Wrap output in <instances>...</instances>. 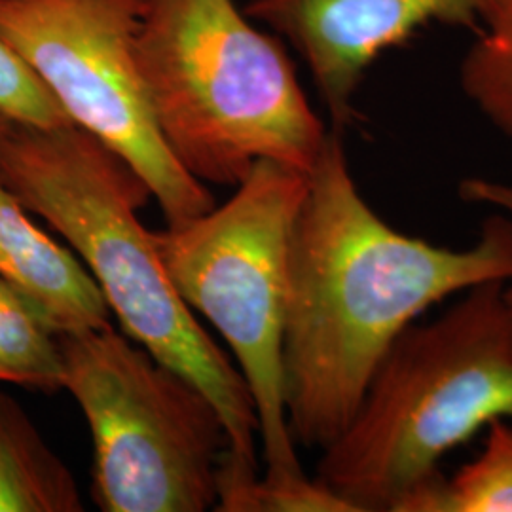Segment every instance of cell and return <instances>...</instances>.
<instances>
[{
  "label": "cell",
  "mask_w": 512,
  "mask_h": 512,
  "mask_svg": "<svg viewBox=\"0 0 512 512\" xmlns=\"http://www.w3.org/2000/svg\"><path fill=\"white\" fill-rule=\"evenodd\" d=\"M330 129L294 224L283 395L294 444L327 448L404 330L450 296L512 279V219L494 211L473 245L404 234L361 194Z\"/></svg>",
  "instance_id": "cell-1"
},
{
  "label": "cell",
  "mask_w": 512,
  "mask_h": 512,
  "mask_svg": "<svg viewBox=\"0 0 512 512\" xmlns=\"http://www.w3.org/2000/svg\"><path fill=\"white\" fill-rule=\"evenodd\" d=\"M0 177L29 213L69 243L133 342L217 404L228 459L256 469L258 418L241 372L175 291L152 230L137 217L152 192L114 150L73 124L0 126Z\"/></svg>",
  "instance_id": "cell-2"
},
{
  "label": "cell",
  "mask_w": 512,
  "mask_h": 512,
  "mask_svg": "<svg viewBox=\"0 0 512 512\" xmlns=\"http://www.w3.org/2000/svg\"><path fill=\"white\" fill-rule=\"evenodd\" d=\"M139 71L175 160L238 186L258 162L310 173L329 139L285 44L236 0H145Z\"/></svg>",
  "instance_id": "cell-3"
},
{
  "label": "cell",
  "mask_w": 512,
  "mask_h": 512,
  "mask_svg": "<svg viewBox=\"0 0 512 512\" xmlns=\"http://www.w3.org/2000/svg\"><path fill=\"white\" fill-rule=\"evenodd\" d=\"M497 420H512V308L505 283H486L404 330L315 478L355 512H401L446 454Z\"/></svg>",
  "instance_id": "cell-4"
},
{
  "label": "cell",
  "mask_w": 512,
  "mask_h": 512,
  "mask_svg": "<svg viewBox=\"0 0 512 512\" xmlns=\"http://www.w3.org/2000/svg\"><path fill=\"white\" fill-rule=\"evenodd\" d=\"M308 173L258 162L220 207L152 232L175 291L219 330L249 387L268 475L304 473L283 395L294 224Z\"/></svg>",
  "instance_id": "cell-5"
},
{
  "label": "cell",
  "mask_w": 512,
  "mask_h": 512,
  "mask_svg": "<svg viewBox=\"0 0 512 512\" xmlns=\"http://www.w3.org/2000/svg\"><path fill=\"white\" fill-rule=\"evenodd\" d=\"M59 349L63 389L92 433L93 503L103 512L213 511L230 437L202 387L110 325L59 334Z\"/></svg>",
  "instance_id": "cell-6"
},
{
  "label": "cell",
  "mask_w": 512,
  "mask_h": 512,
  "mask_svg": "<svg viewBox=\"0 0 512 512\" xmlns=\"http://www.w3.org/2000/svg\"><path fill=\"white\" fill-rule=\"evenodd\" d=\"M145 0H0V35L52 93L69 122L147 183L167 224L215 207L207 184L175 160L139 71Z\"/></svg>",
  "instance_id": "cell-7"
},
{
  "label": "cell",
  "mask_w": 512,
  "mask_h": 512,
  "mask_svg": "<svg viewBox=\"0 0 512 512\" xmlns=\"http://www.w3.org/2000/svg\"><path fill=\"white\" fill-rule=\"evenodd\" d=\"M494 0H249L247 16L304 61L332 129L355 118V95L382 55L431 25L478 27Z\"/></svg>",
  "instance_id": "cell-8"
},
{
  "label": "cell",
  "mask_w": 512,
  "mask_h": 512,
  "mask_svg": "<svg viewBox=\"0 0 512 512\" xmlns=\"http://www.w3.org/2000/svg\"><path fill=\"white\" fill-rule=\"evenodd\" d=\"M0 277L31 296L59 334L110 325L109 304L88 268L38 228L2 177Z\"/></svg>",
  "instance_id": "cell-9"
},
{
  "label": "cell",
  "mask_w": 512,
  "mask_h": 512,
  "mask_svg": "<svg viewBox=\"0 0 512 512\" xmlns=\"http://www.w3.org/2000/svg\"><path fill=\"white\" fill-rule=\"evenodd\" d=\"M86 511L78 482L27 410L0 391V512Z\"/></svg>",
  "instance_id": "cell-10"
},
{
  "label": "cell",
  "mask_w": 512,
  "mask_h": 512,
  "mask_svg": "<svg viewBox=\"0 0 512 512\" xmlns=\"http://www.w3.org/2000/svg\"><path fill=\"white\" fill-rule=\"evenodd\" d=\"M0 382L48 395L63 389L59 332L31 296L2 277Z\"/></svg>",
  "instance_id": "cell-11"
},
{
  "label": "cell",
  "mask_w": 512,
  "mask_h": 512,
  "mask_svg": "<svg viewBox=\"0 0 512 512\" xmlns=\"http://www.w3.org/2000/svg\"><path fill=\"white\" fill-rule=\"evenodd\" d=\"M478 38L461 61L465 97L501 133L512 137V0H494Z\"/></svg>",
  "instance_id": "cell-12"
},
{
  "label": "cell",
  "mask_w": 512,
  "mask_h": 512,
  "mask_svg": "<svg viewBox=\"0 0 512 512\" xmlns=\"http://www.w3.org/2000/svg\"><path fill=\"white\" fill-rule=\"evenodd\" d=\"M220 512H355L317 478L298 475L258 476L224 458L217 484Z\"/></svg>",
  "instance_id": "cell-13"
},
{
  "label": "cell",
  "mask_w": 512,
  "mask_h": 512,
  "mask_svg": "<svg viewBox=\"0 0 512 512\" xmlns=\"http://www.w3.org/2000/svg\"><path fill=\"white\" fill-rule=\"evenodd\" d=\"M486 429L480 454L444 480L440 512H512V420Z\"/></svg>",
  "instance_id": "cell-14"
},
{
  "label": "cell",
  "mask_w": 512,
  "mask_h": 512,
  "mask_svg": "<svg viewBox=\"0 0 512 512\" xmlns=\"http://www.w3.org/2000/svg\"><path fill=\"white\" fill-rule=\"evenodd\" d=\"M0 118L33 128L69 126L67 114L57 105L35 73L23 63L0 35Z\"/></svg>",
  "instance_id": "cell-15"
},
{
  "label": "cell",
  "mask_w": 512,
  "mask_h": 512,
  "mask_svg": "<svg viewBox=\"0 0 512 512\" xmlns=\"http://www.w3.org/2000/svg\"><path fill=\"white\" fill-rule=\"evenodd\" d=\"M459 192L465 202L486 205L512 219V184L486 177H471L459 184ZM505 296L512 308V279L505 283Z\"/></svg>",
  "instance_id": "cell-16"
},
{
  "label": "cell",
  "mask_w": 512,
  "mask_h": 512,
  "mask_svg": "<svg viewBox=\"0 0 512 512\" xmlns=\"http://www.w3.org/2000/svg\"><path fill=\"white\" fill-rule=\"evenodd\" d=\"M4 122H6V120H2V118H0V126H2V124H4Z\"/></svg>",
  "instance_id": "cell-17"
}]
</instances>
